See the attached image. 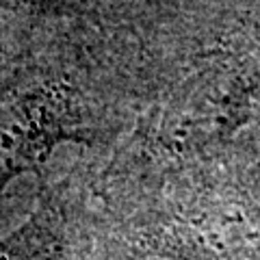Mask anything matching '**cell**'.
<instances>
[{"label": "cell", "mask_w": 260, "mask_h": 260, "mask_svg": "<svg viewBox=\"0 0 260 260\" xmlns=\"http://www.w3.org/2000/svg\"><path fill=\"white\" fill-rule=\"evenodd\" d=\"M63 115L52 91H22L0 100V189L44 160L63 137Z\"/></svg>", "instance_id": "6da1fadb"}, {"label": "cell", "mask_w": 260, "mask_h": 260, "mask_svg": "<svg viewBox=\"0 0 260 260\" xmlns=\"http://www.w3.org/2000/svg\"><path fill=\"white\" fill-rule=\"evenodd\" d=\"M28 3H35V0H28Z\"/></svg>", "instance_id": "7a4b0ae2"}]
</instances>
